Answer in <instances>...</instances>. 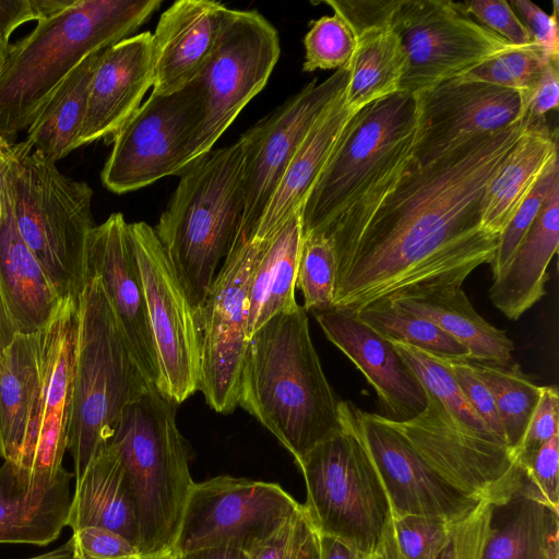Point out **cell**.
Instances as JSON below:
<instances>
[{
  "label": "cell",
  "mask_w": 559,
  "mask_h": 559,
  "mask_svg": "<svg viewBox=\"0 0 559 559\" xmlns=\"http://www.w3.org/2000/svg\"><path fill=\"white\" fill-rule=\"evenodd\" d=\"M534 120L466 140L427 164L413 157L358 238L335 255L333 307L463 285L490 264L499 236L481 225L488 183Z\"/></svg>",
  "instance_id": "obj_1"
},
{
  "label": "cell",
  "mask_w": 559,
  "mask_h": 559,
  "mask_svg": "<svg viewBox=\"0 0 559 559\" xmlns=\"http://www.w3.org/2000/svg\"><path fill=\"white\" fill-rule=\"evenodd\" d=\"M417 100L399 92L352 117L301 210L302 233L348 248L395 188L413 157Z\"/></svg>",
  "instance_id": "obj_2"
},
{
  "label": "cell",
  "mask_w": 559,
  "mask_h": 559,
  "mask_svg": "<svg viewBox=\"0 0 559 559\" xmlns=\"http://www.w3.org/2000/svg\"><path fill=\"white\" fill-rule=\"evenodd\" d=\"M340 403L301 306L274 316L249 336L238 406L276 437L296 462L342 430Z\"/></svg>",
  "instance_id": "obj_3"
},
{
  "label": "cell",
  "mask_w": 559,
  "mask_h": 559,
  "mask_svg": "<svg viewBox=\"0 0 559 559\" xmlns=\"http://www.w3.org/2000/svg\"><path fill=\"white\" fill-rule=\"evenodd\" d=\"M163 0H74L10 45L0 70V135L27 129L88 56L131 36Z\"/></svg>",
  "instance_id": "obj_4"
},
{
  "label": "cell",
  "mask_w": 559,
  "mask_h": 559,
  "mask_svg": "<svg viewBox=\"0 0 559 559\" xmlns=\"http://www.w3.org/2000/svg\"><path fill=\"white\" fill-rule=\"evenodd\" d=\"M245 157L240 135L191 165L154 228L194 313L240 229Z\"/></svg>",
  "instance_id": "obj_5"
},
{
  "label": "cell",
  "mask_w": 559,
  "mask_h": 559,
  "mask_svg": "<svg viewBox=\"0 0 559 559\" xmlns=\"http://www.w3.org/2000/svg\"><path fill=\"white\" fill-rule=\"evenodd\" d=\"M177 406L152 386L126 407L109 440L130 487L140 554L174 548L194 486Z\"/></svg>",
  "instance_id": "obj_6"
},
{
  "label": "cell",
  "mask_w": 559,
  "mask_h": 559,
  "mask_svg": "<svg viewBox=\"0 0 559 559\" xmlns=\"http://www.w3.org/2000/svg\"><path fill=\"white\" fill-rule=\"evenodd\" d=\"M25 140L13 143L5 185L17 230L61 300L87 281L86 245L95 227L93 190L61 174Z\"/></svg>",
  "instance_id": "obj_7"
},
{
  "label": "cell",
  "mask_w": 559,
  "mask_h": 559,
  "mask_svg": "<svg viewBox=\"0 0 559 559\" xmlns=\"http://www.w3.org/2000/svg\"><path fill=\"white\" fill-rule=\"evenodd\" d=\"M78 316L68 439L74 481L109 442L126 407L154 386L134 360L97 276H87Z\"/></svg>",
  "instance_id": "obj_8"
},
{
  "label": "cell",
  "mask_w": 559,
  "mask_h": 559,
  "mask_svg": "<svg viewBox=\"0 0 559 559\" xmlns=\"http://www.w3.org/2000/svg\"><path fill=\"white\" fill-rule=\"evenodd\" d=\"M297 464L306 484L304 508L313 530L365 551L380 549L391 508L357 437L342 425L338 433L317 444Z\"/></svg>",
  "instance_id": "obj_9"
},
{
  "label": "cell",
  "mask_w": 559,
  "mask_h": 559,
  "mask_svg": "<svg viewBox=\"0 0 559 559\" xmlns=\"http://www.w3.org/2000/svg\"><path fill=\"white\" fill-rule=\"evenodd\" d=\"M383 419L441 479L473 500L498 508L523 486V472L510 447L461 424L430 396L411 419Z\"/></svg>",
  "instance_id": "obj_10"
},
{
  "label": "cell",
  "mask_w": 559,
  "mask_h": 559,
  "mask_svg": "<svg viewBox=\"0 0 559 559\" xmlns=\"http://www.w3.org/2000/svg\"><path fill=\"white\" fill-rule=\"evenodd\" d=\"M281 55L276 28L257 11L235 10L210 62L193 81L200 117L193 162L207 155L266 85Z\"/></svg>",
  "instance_id": "obj_11"
},
{
  "label": "cell",
  "mask_w": 559,
  "mask_h": 559,
  "mask_svg": "<svg viewBox=\"0 0 559 559\" xmlns=\"http://www.w3.org/2000/svg\"><path fill=\"white\" fill-rule=\"evenodd\" d=\"M392 26L407 56L401 92L413 96L520 48L450 0H400Z\"/></svg>",
  "instance_id": "obj_12"
},
{
  "label": "cell",
  "mask_w": 559,
  "mask_h": 559,
  "mask_svg": "<svg viewBox=\"0 0 559 559\" xmlns=\"http://www.w3.org/2000/svg\"><path fill=\"white\" fill-rule=\"evenodd\" d=\"M199 117L193 82L174 94L151 93L112 135V148L100 173L103 185L123 194L181 175L194 164Z\"/></svg>",
  "instance_id": "obj_13"
},
{
  "label": "cell",
  "mask_w": 559,
  "mask_h": 559,
  "mask_svg": "<svg viewBox=\"0 0 559 559\" xmlns=\"http://www.w3.org/2000/svg\"><path fill=\"white\" fill-rule=\"evenodd\" d=\"M301 508L275 483L229 475L194 483L173 550L227 547L249 554Z\"/></svg>",
  "instance_id": "obj_14"
},
{
  "label": "cell",
  "mask_w": 559,
  "mask_h": 559,
  "mask_svg": "<svg viewBox=\"0 0 559 559\" xmlns=\"http://www.w3.org/2000/svg\"><path fill=\"white\" fill-rule=\"evenodd\" d=\"M258 250L255 238L238 235L195 312L199 391L219 414H229L238 406L239 379L249 340V288Z\"/></svg>",
  "instance_id": "obj_15"
},
{
  "label": "cell",
  "mask_w": 559,
  "mask_h": 559,
  "mask_svg": "<svg viewBox=\"0 0 559 559\" xmlns=\"http://www.w3.org/2000/svg\"><path fill=\"white\" fill-rule=\"evenodd\" d=\"M155 345L157 390L177 405L199 390L200 342L195 313L155 234L129 223Z\"/></svg>",
  "instance_id": "obj_16"
},
{
  "label": "cell",
  "mask_w": 559,
  "mask_h": 559,
  "mask_svg": "<svg viewBox=\"0 0 559 559\" xmlns=\"http://www.w3.org/2000/svg\"><path fill=\"white\" fill-rule=\"evenodd\" d=\"M349 64L306 84L249 128L243 165V213L238 235L251 237L290 160L309 132L347 87Z\"/></svg>",
  "instance_id": "obj_17"
},
{
  "label": "cell",
  "mask_w": 559,
  "mask_h": 559,
  "mask_svg": "<svg viewBox=\"0 0 559 559\" xmlns=\"http://www.w3.org/2000/svg\"><path fill=\"white\" fill-rule=\"evenodd\" d=\"M78 326V300L69 298L39 332L41 384L15 463L35 486L49 487L67 473L62 463L72 414Z\"/></svg>",
  "instance_id": "obj_18"
},
{
  "label": "cell",
  "mask_w": 559,
  "mask_h": 559,
  "mask_svg": "<svg viewBox=\"0 0 559 559\" xmlns=\"http://www.w3.org/2000/svg\"><path fill=\"white\" fill-rule=\"evenodd\" d=\"M340 419L368 453L385 489L392 515L457 522L480 502L441 479L382 415L341 400Z\"/></svg>",
  "instance_id": "obj_19"
},
{
  "label": "cell",
  "mask_w": 559,
  "mask_h": 559,
  "mask_svg": "<svg viewBox=\"0 0 559 559\" xmlns=\"http://www.w3.org/2000/svg\"><path fill=\"white\" fill-rule=\"evenodd\" d=\"M415 97L418 123L413 158L419 164L435 160L471 138L523 120L519 93L485 82L455 78Z\"/></svg>",
  "instance_id": "obj_20"
},
{
  "label": "cell",
  "mask_w": 559,
  "mask_h": 559,
  "mask_svg": "<svg viewBox=\"0 0 559 559\" xmlns=\"http://www.w3.org/2000/svg\"><path fill=\"white\" fill-rule=\"evenodd\" d=\"M87 276L100 280L105 295L145 379L157 388L159 370L144 289L129 223L112 213L92 229L86 245Z\"/></svg>",
  "instance_id": "obj_21"
},
{
  "label": "cell",
  "mask_w": 559,
  "mask_h": 559,
  "mask_svg": "<svg viewBox=\"0 0 559 559\" xmlns=\"http://www.w3.org/2000/svg\"><path fill=\"white\" fill-rule=\"evenodd\" d=\"M326 338L361 371L391 420H407L427 405L425 390L392 343L356 313L331 307L312 312Z\"/></svg>",
  "instance_id": "obj_22"
},
{
  "label": "cell",
  "mask_w": 559,
  "mask_h": 559,
  "mask_svg": "<svg viewBox=\"0 0 559 559\" xmlns=\"http://www.w3.org/2000/svg\"><path fill=\"white\" fill-rule=\"evenodd\" d=\"M234 9L209 0H178L152 33V94H174L193 82L210 62Z\"/></svg>",
  "instance_id": "obj_23"
},
{
  "label": "cell",
  "mask_w": 559,
  "mask_h": 559,
  "mask_svg": "<svg viewBox=\"0 0 559 559\" xmlns=\"http://www.w3.org/2000/svg\"><path fill=\"white\" fill-rule=\"evenodd\" d=\"M152 33L131 35L102 51L79 147L108 139L138 110L153 87Z\"/></svg>",
  "instance_id": "obj_24"
},
{
  "label": "cell",
  "mask_w": 559,
  "mask_h": 559,
  "mask_svg": "<svg viewBox=\"0 0 559 559\" xmlns=\"http://www.w3.org/2000/svg\"><path fill=\"white\" fill-rule=\"evenodd\" d=\"M0 295L19 334H37L62 300L21 237L5 180L0 217Z\"/></svg>",
  "instance_id": "obj_25"
},
{
  "label": "cell",
  "mask_w": 559,
  "mask_h": 559,
  "mask_svg": "<svg viewBox=\"0 0 559 559\" xmlns=\"http://www.w3.org/2000/svg\"><path fill=\"white\" fill-rule=\"evenodd\" d=\"M74 473L39 487L10 461L0 466V544L47 546L68 524Z\"/></svg>",
  "instance_id": "obj_26"
},
{
  "label": "cell",
  "mask_w": 559,
  "mask_h": 559,
  "mask_svg": "<svg viewBox=\"0 0 559 559\" xmlns=\"http://www.w3.org/2000/svg\"><path fill=\"white\" fill-rule=\"evenodd\" d=\"M558 245L559 181L551 188L509 264L492 277L489 298L507 318L518 320L544 297L547 269Z\"/></svg>",
  "instance_id": "obj_27"
},
{
  "label": "cell",
  "mask_w": 559,
  "mask_h": 559,
  "mask_svg": "<svg viewBox=\"0 0 559 559\" xmlns=\"http://www.w3.org/2000/svg\"><path fill=\"white\" fill-rule=\"evenodd\" d=\"M345 91L319 119L290 160L258 221L252 234L255 239H267L290 217L301 213L314 183L355 116L345 103Z\"/></svg>",
  "instance_id": "obj_28"
},
{
  "label": "cell",
  "mask_w": 559,
  "mask_h": 559,
  "mask_svg": "<svg viewBox=\"0 0 559 559\" xmlns=\"http://www.w3.org/2000/svg\"><path fill=\"white\" fill-rule=\"evenodd\" d=\"M394 306L435 323L469 352L472 361L508 365L514 350L506 330L486 321L462 285H452L390 299Z\"/></svg>",
  "instance_id": "obj_29"
},
{
  "label": "cell",
  "mask_w": 559,
  "mask_h": 559,
  "mask_svg": "<svg viewBox=\"0 0 559 559\" xmlns=\"http://www.w3.org/2000/svg\"><path fill=\"white\" fill-rule=\"evenodd\" d=\"M558 157L557 133L534 120L487 186L481 225L500 237L549 164Z\"/></svg>",
  "instance_id": "obj_30"
},
{
  "label": "cell",
  "mask_w": 559,
  "mask_h": 559,
  "mask_svg": "<svg viewBox=\"0 0 559 559\" xmlns=\"http://www.w3.org/2000/svg\"><path fill=\"white\" fill-rule=\"evenodd\" d=\"M88 525L114 531L138 548V526L129 484L120 456L111 443L92 459L74 481L67 526L72 532Z\"/></svg>",
  "instance_id": "obj_31"
},
{
  "label": "cell",
  "mask_w": 559,
  "mask_h": 559,
  "mask_svg": "<svg viewBox=\"0 0 559 559\" xmlns=\"http://www.w3.org/2000/svg\"><path fill=\"white\" fill-rule=\"evenodd\" d=\"M257 240L259 250L248 300L249 336L274 316L299 306L295 289L302 242L301 213L290 217L267 239Z\"/></svg>",
  "instance_id": "obj_32"
},
{
  "label": "cell",
  "mask_w": 559,
  "mask_h": 559,
  "mask_svg": "<svg viewBox=\"0 0 559 559\" xmlns=\"http://www.w3.org/2000/svg\"><path fill=\"white\" fill-rule=\"evenodd\" d=\"M41 384L40 335L16 334L0 355V456L17 463Z\"/></svg>",
  "instance_id": "obj_33"
},
{
  "label": "cell",
  "mask_w": 559,
  "mask_h": 559,
  "mask_svg": "<svg viewBox=\"0 0 559 559\" xmlns=\"http://www.w3.org/2000/svg\"><path fill=\"white\" fill-rule=\"evenodd\" d=\"M355 51L345 91L354 115L370 104L401 92L407 56L391 22L353 32Z\"/></svg>",
  "instance_id": "obj_34"
},
{
  "label": "cell",
  "mask_w": 559,
  "mask_h": 559,
  "mask_svg": "<svg viewBox=\"0 0 559 559\" xmlns=\"http://www.w3.org/2000/svg\"><path fill=\"white\" fill-rule=\"evenodd\" d=\"M492 519L481 559H558V515L523 486ZM493 516V515H492Z\"/></svg>",
  "instance_id": "obj_35"
},
{
  "label": "cell",
  "mask_w": 559,
  "mask_h": 559,
  "mask_svg": "<svg viewBox=\"0 0 559 559\" xmlns=\"http://www.w3.org/2000/svg\"><path fill=\"white\" fill-rule=\"evenodd\" d=\"M100 53L85 58L67 76L27 128L26 141L53 163L79 148L91 83Z\"/></svg>",
  "instance_id": "obj_36"
},
{
  "label": "cell",
  "mask_w": 559,
  "mask_h": 559,
  "mask_svg": "<svg viewBox=\"0 0 559 559\" xmlns=\"http://www.w3.org/2000/svg\"><path fill=\"white\" fill-rule=\"evenodd\" d=\"M471 364L491 393L506 442L516 454L539 401L542 386L536 385L518 364L502 366L472 360Z\"/></svg>",
  "instance_id": "obj_37"
},
{
  "label": "cell",
  "mask_w": 559,
  "mask_h": 559,
  "mask_svg": "<svg viewBox=\"0 0 559 559\" xmlns=\"http://www.w3.org/2000/svg\"><path fill=\"white\" fill-rule=\"evenodd\" d=\"M356 314L388 341L413 346L441 359L471 360L468 349L450 334L389 300L374 302Z\"/></svg>",
  "instance_id": "obj_38"
},
{
  "label": "cell",
  "mask_w": 559,
  "mask_h": 559,
  "mask_svg": "<svg viewBox=\"0 0 559 559\" xmlns=\"http://www.w3.org/2000/svg\"><path fill=\"white\" fill-rule=\"evenodd\" d=\"M390 342L414 372L427 396L440 403L461 424L497 439L468 403L443 359L409 345L394 341Z\"/></svg>",
  "instance_id": "obj_39"
},
{
  "label": "cell",
  "mask_w": 559,
  "mask_h": 559,
  "mask_svg": "<svg viewBox=\"0 0 559 559\" xmlns=\"http://www.w3.org/2000/svg\"><path fill=\"white\" fill-rule=\"evenodd\" d=\"M336 259L331 239L320 231L302 233L296 287L306 311L333 307Z\"/></svg>",
  "instance_id": "obj_40"
},
{
  "label": "cell",
  "mask_w": 559,
  "mask_h": 559,
  "mask_svg": "<svg viewBox=\"0 0 559 559\" xmlns=\"http://www.w3.org/2000/svg\"><path fill=\"white\" fill-rule=\"evenodd\" d=\"M455 523L424 515L391 514L382 552L385 559H436Z\"/></svg>",
  "instance_id": "obj_41"
},
{
  "label": "cell",
  "mask_w": 559,
  "mask_h": 559,
  "mask_svg": "<svg viewBox=\"0 0 559 559\" xmlns=\"http://www.w3.org/2000/svg\"><path fill=\"white\" fill-rule=\"evenodd\" d=\"M550 60L558 59H550L532 41L527 46L504 52L460 78L515 91L522 106Z\"/></svg>",
  "instance_id": "obj_42"
},
{
  "label": "cell",
  "mask_w": 559,
  "mask_h": 559,
  "mask_svg": "<svg viewBox=\"0 0 559 559\" xmlns=\"http://www.w3.org/2000/svg\"><path fill=\"white\" fill-rule=\"evenodd\" d=\"M305 61L302 71L343 68L352 61L355 36L346 22L336 13L323 15L310 23L304 37Z\"/></svg>",
  "instance_id": "obj_43"
},
{
  "label": "cell",
  "mask_w": 559,
  "mask_h": 559,
  "mask_svg": "<svg viewBox=\"0 0 559 559\" xmlns=\"http://www.w3.org/2000/svg\"><path fill=\"white\" fill-rule=\"evenodd\" d=\"M559 181V164L556 157L547 167L532 192L515 213L499 237L498 247L490 267L497 276L511 261L515 250L539 213L551 188Z\"/></svg>",
  "instance_id": "obj_44"
},
{
  "label": "cell",
  "mask_w": 559,
  "mask_h": 559,
  "mask_svg": "<svg viewBox=\"0 0 559 559\" xmlns=\"http://www.w3.org/2000/svg\"><path fill=\"white\" fill-rule=\"evenodd\" d=\"M519 463L527 490L559 512V433L552 436L533 454L519 460Z\"/></svg>",
  "instance_id": "obj_45"
},
{
  "label": "cell",
  "mask_w": 559,
  "mask_h": 559,
  "mask_svg": "<svg viewBox=\"0 0 559 559\" xmlns=\"http://www.w3.org/2000/svg\"><path fill=\"white\" fill-rule=\"evenodd\" d=\"M495 507L480 501L457 521L449 539L436 559H481L488 539Z\"/></svg>",
  "instance_id": "obj_46"
},
{
  "label": "cell",
  "mask_w": 559,
  "mask_h": 559,
  "mask_svg": "<svg viewBox=\"0 0 559 559\" xmlns=\"http://www.w3.org/2000/svg\"><path fill=\"white\" fill-rule=\"evenodd\" d=\"M443 361L453 373L468 403L484 420L489 431L499 441L507 444L492 395L476 373L471 360L443 359Z\"/></svg>",
  "instance_id": "obj_47"
},
{
  "label": "cell",
  "mask_w": 559,
  "mask_h": 559,
  "mask_svg": "<svg viewBox=\"0 0 559 559\" xmlns=\"http://www.w3.org/2000/svg\"><path fill=\"white\" fill-rule=\"evenodd\" d=\"M469 16L476 17L481 25L515 46H527L531 36L512 9L504 0H477L462 2Z\"/></svg>",
  "instance_id": "obj_48"
},
{
  "label": "cell",
  "mask_w": 559,
  "mask_h": 559,
  "mask_svg": "<svg viewBox=\"0 0 559 559\" xmlns=\"http://www.w3.org/2000/svg\"><path fill=\"white\" fill-rule=\"evenodd\" d=\"M313 527L302 508L248 554V559H297Z\"/></svg>",
  "instance_id": "obj_49"
},
{
  "label": "cell",
  "mask_w": 559,
  "mask_h": 559,
  "mask_svg": "<svg viewBox=\"0 0 559 559\" xmlns=\"http://www.w3.org/2000/svg\"><path fill=\"white\" fill-rule=\"evenodd\" d=\"M72 538L78 559H128L140 554L127 538L100 526L81 527Z\"/></svg>",
  "instance_id": "obj_50"
},
{
  "label": "cell",
  "mask_w": 559,
  "mask_h": 559,
  "mask_svg": "<svg viewBox=\"0 0 559 559\" xmlns=\"http://www.w3.org/2000/svg\"><path fill=\"white\" fill-rule=\"evenodd\" d=\"M556 433H559L558 389L542 386L539 401L516 452L518 461L533 454Z\"/></svg>",
  "instance_id": "obj_51"
},
{
  "label": "cell",
  "mask_w": 559,
  "mask_h": 559,
  "mask_svg": "<svg viewBox=\"0 0 559 559\" xmlns=\"http://www.w3.org/2000/svg\"><path fill=\"white\" fill-rule=\"evenodd\" d=\"M509 3L522 16L532 41L550 59L559 60L558 1H554L551 14L528 0H512Z\"/></svg>",
  "instance_id": "obj_52"
},
{
  "label": "cell",
  "mask_w": 559,
  "mask_h": 559,
  "mask_svg": "<svg viewBox=\"0 0 559 559\" xmlns=\"http://www.w3.org/2000/svg\"><path fill=\"white\" fill-rule=\"evenodd\" d=\"M559 105V60H550L527 99L521 106V119H545Z\"/></svg>",
  "instance_id": "obj_53"
},
{
  "label": "cell",
  "mask_w": 559,
  "mask_h": 559,
  "mask_svg": "<svg viewBox=\"0 0 559 559\" xmlns=\"http://www.w3.org/2000/svg\"><path fill=\"white\" fill-rule=\"evenodd\" d=\"M34 20L37 15L32 0H0V35L7 41L16 27Z\"/></svg>",
  "instance_id": "obj_54"
},
{
  "label": "cell",
  "mask_w": 559,
  "mask_h": 559,
  "mask_svg": "<svg viewBox=\"0 0 559 559\" xmlns=\"http://www.w3.org/2000/svg\"><path fill=\"white\" fill-rule=\"evenodd\" d=\"M317 537L319 559H385L381 548L365 551L332 536L317 533Z\"/></svg>",
  "instance_id": "obj_55"
},
{
  "label": "cell",
  "mask_w": 559,
  "mask_h": 559,
  "mask_svg": "<svg viewBox=\"0 0 559 559\" xmlns=\"http://www.w3.org/2000/svg\"><path fill=\"white\" fill-rule=\"evenodd\" d=\"M176 559H248V554L234 548L216 547L176 554Z\"/></svg>",
  "instance_id": "obj_56"
},
{
  "label": "cell",
  "mask_w": 559,
  "mask_h": 559,
  "mask_svg": "<svg viewBox=\"0 0 559 559\" xmlns=\"http://www.w3.org/2000/svg\"><path fill=\"white\" fill-rule=\"evenodd\" d=\"M74 0H32L37 22L46 20L69 8Z\"/></svg>",
  "instance_id": "obj_57"
},
{
  "label": "cell",
  "mask_w": 559,
  "mask_h": 559,
  "mask_svg": "<svg viewBox=\"0 0 559 559\" xmlns=\"http://www.w3.org/2000/svg\"><path fill=\"white\" fill-rule=\"evenodd\" d=\"M16 334L0 295V355L10 345Z\"/></svg>",
  "instance_id": "obj_58"
},
{
  "label": "cell",
  "mask_w": 559,
  "mask_h": 559,
  "mask_svg": "<svg viewBox=\"0 0 559 559\" xmlns=\"http://www.w3.org/2000/svg\"><path fill=\"white\" fill-rule=\"evenodd\" d=\"M12 145L8 138L0 135V217L2 205V193L5 180V174L10 162Z\"/></svg>",
  "instance_id": "obj_59"
},
{
  "label": "cell",
  "mask_w": 559,
  "mask_h": 559,
  "mask_svg": "<svg viewBox=\"0 0 559 559\" xmlns=\"http://www.w3.org/2000/svg\"><path fill=\"white\" fill-rule=\"evenodd\" d=\"M26 559H76L72 536L59 547Z\"/></svg>",
  "instance_id": "obj_60"
},
{
  "label": "cell",
  "mask_w": 559,
  "mask_h": 559,
  "mask_svg": "<svg viewBox=\"0 0 559 559\" xmlns=\"http://www.w3.org/2000/svg\"><path fill=\"white\" fill-rule=\"evenodd\" d=\"M297 559H319L318 537L314 530L305 542Z\"/></svg>",
  "instance_id": "obj_61"
},
{
  "label": "cell",
  "mask_w": 559,
  "mask_h": 559,
  "mask_svg": "<svg viewBox=\"0 0 559 559\" xmlns=\"http://www.w3.org/2000/svg\"><path fill=\"white\" fill-rule=\"evenodd\" d=\"M128 559H176V554L173 549H169V550L152 552V554H138Z\"/></svg>",
  "instance_id": "obj_62"
},
{
  "label": "cell",
  "mask_w": 559,
  "mask_h": 559,
  "mask_svg": "<svg viewBox=\"0 0 559 559\" xmlns=\"http://www.w3.org/2000/svg\"><path fill=\"white\" fill-rule=\"evenodd\" d=\"M10 44L0 35V70L5 63L8 52H9Z\"/></svg>",
  "instance_id": "obj_63"
},
{
  "label": "cell",
  "mask_w": 559,
  "mask_h": 559,
  "mask_svg": "<svg viewBox=\"0 0 559 559\" xmlns=\"http://www.w3.org/2000/svg\"><path fill=\"white\" fill-rule=\"evenodd\" d=\"M78 559V558H76Z\"/></svg>",
  "instance_id": "obj_64"
}]
</instances>
